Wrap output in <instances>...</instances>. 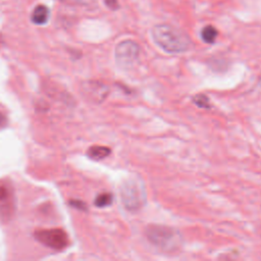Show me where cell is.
Returning <instances> with one entry per match:
<instances>
[{"instance_id": "obj_12", "label": "cell", "mask_w": 261, "mask_h": 261, "mask_svg": "<svg viewBox=\"0 0 261 261\" xmlns=\"http://www.w3.org/2000/svg\"><path fill=\"white\" fill-rule=\"evenodd\" d=\"M106 6H108L110 9H117L118 8V2L117 0H105Z\"/></svg>"}, {"instance_id": "obj_10", "label": "cell", "mask_w": 261, "mask_h": 261, "mask_svg": "<svg viewBox=\"0 0 261 261\" xmlns=\"http://www.w3.org/2000/svg\"><path fill=\"white\" fill-rule=\"evenodd\" d=\"M112 201H113L112 194H110V193H101L96 197V199L94 201V204H95V206H97L99 208H104V207L110 206L112 204Z\"/></svg>"}, {"instance_id": "obj_9", "label": "cell", "mask_w": 261, "mask_h": 261, "mask_svg": "<svg viewBox=\"0 0 261 261\" xmlns=\"http://www.w3.org/2000/svg\"><path fill=\"white\" fill-rule=\"evenodd\" d=\"M217 30L212 25H206L201 31V38L205 43L212 44L217 38Z\"/></svg>"}, {"instance_id": "obj_5", "label": "cell", "mask_w": 261, "mask_h": 261, "mask_svg": "<svg viewBox=\"0 0 261 261\" xmlns=\"http://www.w3.org/2000/svg\"><path fill=\"white\" fill-rule=\"evenodd\" d=\"M34 236L38 242L56 251L65 249L69 243L66 232L60 228L37 230Z\"/></svg>"}, {"instance_id": "obj_8", "label": "cell", "mask_w": 261, "mask_h": 261, "mask_svg": "<svg viewBox=\"0 0 261 261\" xmlns=\"http://www.w3.org/2000/svg\"><path fill=\"white\" fill-rule=\"evenodd\" d=\"M110 153H111V150L105 146H92L91 148H89V150L87 152L88 156L91 159L96 160V161L106 158L107 156H109Z\"/></svg>"}, {"instance_id": "obj_4", "label": "cell", "mask_w": 261, "mask_h": 261, "mask_svg": "<svg viewBox=\"0 0 261 261\" xmlns=\"http://www.w3.org/2000/svg\"><path fill=\"white\" fill-rule=\"evenodd\" d=\"M141 53V48L138 43L132 40L120 42L115 48V60L119 67L128 69L138 61Z\"/></svg>"}, {"instance_id": "obj_2", "label": "cell", "mask_w": 261, "mask_h": 261, "mask_svg": "<svg viewBox=\"0 0 261 261\" xmlns=\"http://www.w3.org/2000/svg\"><path fill=\"white\" fill-rule=\"evenodd\" d=\"M145 236L154 247L163 252H175L182 244L180 232L167 225L150 224L145 229Z\"/></svg>"}, {"instance_id": "obj_6", "label": "cell", "mask_w": 261, "mask_h": 261, "mask_svg": "<svg viewBox=\"0 0 261 261\" xmlns=\"http://www.w3.org/2000/svg\"><path fill=\"white\" fill-rule=\"evenodd\" d=\"M15 210L13 187L8 179L0 180V219L9 220Z\"/></svg>"}, {"instance_id": "obj_3", "label": "cell", "mask_w": 261, "mask_h": 261, "mask_svg": "<svg viewBox=\"0 0 261 261\" xmlns=\"http://www.w3.org/2000/svg\"><path fill=\"white\" fill-rule=\"evenodd\" d=\"M119 194L123 207L129 212L139 211L146 203V189L141 179L135 177L125 179L120 186Z\"/></svg>"}, {"instance_id": "obj_13", "label": "cell", "mask_w": 261, "mask_h": 261, "mask_svg": "<svg viewBox=\"0 0 261 261\" xmlns=\"http://www.w3.org/2000/svg\"><path fill=\"white\" fill-rule=\"evenodd\" d=\"M6 125H7V118H6V116L4 115V113H2V112L0 111V129L3 128V127H5Z\"/></svg>"}, {"instance_id": "obj_11", "label": "cell", "mask_w": 261, "mask_h": 261, "mask_svg": "<svg viewBox=\"0 0 261 261\" xmlns=\"http://www.w3.org/2000/svg\"><path fill=\"white\" fill-rule=\"evenodd\" d=\"M193 102L201 108H208L209 107V99L207 96L203 94H199L193 98Z\"/></svg>"}, {"instance_id": "obj_1", "label": "cell", "mask_w": 261, "mask_h": 261, "mask_svg": "<svg viewBox=\"0 0 261 261\" xmlns=\"http://www.w3.org/2000/svg\"><path fill=\"white\" fill-rule=\"evenodd\" d=\"M151 36L156 45L167 53H184L192 48V41L189 36L170 24L154 25L151 30Z\"/></svg>"}, {"instance_id": "obj_7", "label": "cell", "mask_w": 261, "mask_h": 261, "mask_svg": "<svg viewBox=\"0 0 261 261\" xmlns=\"http://www.w3.org/2000/svg\"><path fill=\"white\" fill-rule=\"evenodd\" d=\"M49 18V9L47 6L40 4L35 7L32 12V21L35 24H44L48 21Z\"/></svg>"}, {"instance_id": "obj_14", "label": "cell", "mask_w": 261, "mask_h": 261, "mask_svg": "<svg viewBox=\"0 0 261 261\" xmlns=\"http://www.w3.org/2000/svg\"><path fill=\"white\" fill-rule=\"evenodd\" d=\"M71 205L74 207H77L79 209H86L85 203L81 202V201H71Z\"/></svg>"}]
</instances>
